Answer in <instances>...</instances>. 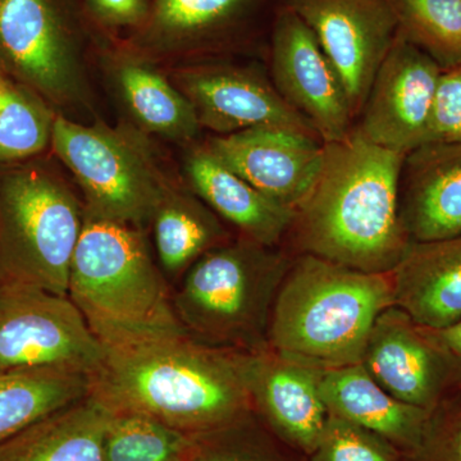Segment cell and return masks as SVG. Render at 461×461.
I'll return each mask as SVG.
<instances>
[{
    "instance_id": "obj_8",
    "label": "cell",
    "mask_w": 461,
    "mask_h": 461,
    "mask_svg": "<svg viewBox=\"0 0 461 461\" xmlns=\"http://www.w3.org/2000/svg\"><path fill=\"white\" fill-rule=\"evenodd\" d=\"M93 29L83 0H0V56L58 103L83 96Z\"/></svg>"
},
{
    "instance_id": "obj_13",
    "label": "cell",
    "mask_w": 461,
    "mask_h": 461,
    "mask_svg": "<svg viewBox=\"0 0 461 461\" xmlns=\"http://www.w3.org/2000/svg\"><path fill=\"white\" fill-rule=\"evenodd\" d=\"M441 74L429 54L397 32L355 126L373 144L408 156L426 144Z\"/></svg>"
},
{
    "instance_id": "obj_16",
    "label": "cell",
    "mask_w": 461,
    "mask_h": 461,
    "mask_svg": "<svg viewBox=\"0 0 461 461\" xmlns=\"http://www.w3.org/2000/svg\"><path fill=\"white\" fill-rule=\"evenodd\" d=\"M205 147L251 186L294 211L313 187L324 158L320 138L282 127L217 135Z\"/></svg>"
},
{
    "instance_id": "obj_12",
    "label": "cell",
    "mask_w": 461,
    "mask_h": 461,
    "mask_svg": "<svg viewBox=\"0 0 461 461\" xmlns=\"http://www.w3.org/2000/svg\"><path fill=\"white\" fill-rule=\"evenodd\" d=\"M271 66L276 89L321 140H344L355 126L344 86L313 32L286 5L273 21Z\"/></svg>"
},
{
    "instance_id": "obj_24",
    "label": "cell",
    "mask_w": 461,
    "mask_h": 461,
    "mask_svg": "<svg viewBox=\"0 0 461 461\" xmlns=\"http://www.w3.org/2000/svg\"><path fill=\"white\" fill-rule=\"evenodd\" d=\"M89 395V375L60 366L0 371V445Z\"/></svg>"
},
{
    "instance_id": "obj_22",
    "label": "cell",
    "mask_w": 461,
    "mask_h": 461,
    "mask_svg": "<svg viewBox=\"0 0 461 461\" xmlns=\"http://www.w3.org/2000/svg\"><path fill=\"white\" fill-rule=\"evenodd\" d=\"M112 411L87 395L0 445V461H104Z\"/></svg>"
},
{
    "instance_id": "obj_31",
    "label": "cell",
    "mask_w": 461,
    "mask_h": 461,
    "mask_svg": "<svg viewBox=\"0 0 461 461\" xmlns=\"http://www.w3.org/2000/svg\"><path fill=\"white\" fill-rule=\"evenodd\" d=\"M405 461H461V391L429 412L420 444Z\"/></svg>"
},
{
    "instance_id": "obj_29",
    "label": "cell",
    "mask_w": 461,
    "mask_h": 461,
    "mask_svg": "<svg viewBox=\"0 0 461 461\" xmlns=\"http://www.w3.org/2000/svg\"><path fill=\"white\" fill-rule=\"evenodd\" d=\"M51 127L45 109L0 80V159L39 153L51 140Z\"/></svg>"
},
{
    "instance_id": "obj_34",
    "label": "cell",
    "mask_w": 461,
    "mask_h": 461,
    "mask_svg": "<svg viewBox=\"0 0 461 461\" xmlns=\"http://www.w3.org/2000/svg\"><path fill=\"white\" fill-rule=\"evenodd\" d=\"M429 329V327H427ZM437 341L442 345V348L453 357L457 369H459L461 379V320L455 321L450 326L444 329H429ZM461 391V388H460Z\"/></svg>"
},
{
    "instance_id": "obj_21",
    "label": "cell",
    "mask_w": 461,
    "mask_h": 461,
    "mask_svg": "<svg viewBox=\"0 0 461 461\" xmlns=\"http://www.w3.org/2000/svg\"><path fill=\"white\" fill-rule=\"evenodd\" d=\"M321 395L330 414L377 433L405 456L420 444L429 417L391 396L362 363L321 371Z\"/></svg>"
},
{
    "instance_id": "obj_15",
    "label": "cell",
    "mask_w": 461,
    "mask_h": 461,
    "mask_svg": "<svg viewBox=\"0 0 461 461\" xmlns=\"http://www.w3.org/2000/svg\"><path fill=\"white\" fill-rule=\"evenodd\" d=\"M176 86L190 100L200 126L217 135L272 126L320 138L275 85L253 69L223 63L185 67L176 75Z\"/></svg>"
},
{
    "instance_id": "obj_11",
    "label": "cell",
    "mask_w": 461,
    "mask_h": 461,
    "mask_svg": "<svg viewBox=\"0 0 461 461\" xmlns=\"http://www.w3.org/2000/svg\"><path fill=\"white\" fill-rule=\"evenodd\" d=\"M362 364L391 396L429 412L461 388L450 354L429 329L397 305L378 315Z\"/></svg>"
},
{
    "instance_id": "obj_28",
    "label": "cell",
    "mask_w": 461,
    "mask_h": 461,
    "mask_svg": "<svg viewBox=\"0 0 461 461\" xmlns=\"http://www.w3.org/2000/svg\"><path fill=\"white\" fill-rule=\"evenodd\" d=\"M251 412L235 423L195 436L191 461H300Z\"/></svg>"
},
{
    "instance_id": "obj_3",
    "label": "cell",
    "mask_w": 461,
    "mask_h": 461,
    "mask_svg": "<svg viewBox=\"0 0 461 461\" xmlns=\"http://www.w3.org/2000/svg\"><path fill=\"white\" fill-rule=\"evenodd\" d=\"M393 305V273L300 254L276 297L269 346L321 371L362 363L373 324Z\"/></svg>"
},
{
    "instance_id": "obj_26",
    "label": "cell",
    "mask_w": 461,
    "mask_h": 461,
    "mask_svg": "<svg viewBox=\"0 0 461 461\" xmlns=\"http://www.w3.org/2000/svg\"><path fill=\"white\" fill-rule=\"evenodd\" d=\"M397 32L442 69L461 66V0H388Z\"/></svg>"
},
{
    "instance_id": "obj_9",
    "label": "cell",
    "mask_w": 461,
    "mask_h": 461,
    "mask_svg": "<svg viewBox=\"0 0 461 461\" xmlns=\"http://www.w3.org/2000/svg\"><path fill=\"white\" fill-rule=\"evenodd\" d=\"M104 345L68 296L0 284V371L60 366L91 375Z\"/></svg>"
},
{
    "instance_id": "obj_30",
    "label": "cell",
    "mask_w": 461,
    "mask_h": 461,
    "mask_svg": "<svg viewBox=\"0 0 461 461\" xmlns=\"http://www.w3.org/2000/svg\"><path fill=\"white\" fill-rule=\"evenodd\" d=\"M309 461H405L402 450L357 424L329 415Z\"/></svg>"
},
{
    "instance_id": "obj_4",
    "label": "cell",
    "mask_w": 461,
    "mask_h": 461,
    "mask_svg": "<svg viewBox=\"0 0 461 461\" xmlns=\"http://www.w3.org/2000/svg\"><path fill=\"white\" fill-rule=\"evenodd\" d=\"M67 296L103 345L184 330L162 269L132 224L84 212Z\"/></svg>"
},
{
    "instance_id": "obj_19",
    "label": "cell",
    "mask_w": 461,
    "mask_h": 461,
    "mask_svg": "<svg viewBox=\"0 0 461 461\" xmlns=\"http://www.w3.org/2000/svg\"><path fill=\"white\" fill-rule=\"evenodd\" d=\"M185 167L193 193L218 217L235 226L241 238L276 248L288 235L295 211L251 186L206 147L194 149Z\"/></svg>"
},
{
    "instance_id": "obj_7",
    "label": "cell",
    "mask_w": 461,
    "mask_h": 461,
    "mask_svg": "<svg viewBox=\"0 0 461 461\" xmlns=\"http://www.w3.org/2000/svg\"><path fill=\"white\" fill-rule=\"evenodd\" d=\"M51 142L83 190L85 214L136 227L151 220L168 186L138 145L65 117L53 121Z\"/></svg>"
},
{
    "instance_id": "obj_5",
    "label": "cell",
    "mask_w": 461,
    "mask_h": 461,
    "mask_svg": "<svg viewBox=\"0 0 461 461\" xmlns=\"http://www.w3.org/2000/svg\"><path fill=\"white\" fill-rule=\"evenodd\" d=\"M293 260L244 238L212 249L184 273L172 294L182 329L226 350L267 348L273 306Z\"/></svg>"
},
{
    "instance_id": "obj_33",
    "label": "cell",
    "mask_w": 461,
    "mask_h": 461,
    "mask_svg": "<svg viewBox=\"0 0 461 461\" xmlns=\"http://www.w3.org/2000/svg\"><path fill=\"white\" fill-rule=\"evenodd\" d=\"M85 12L95 29L112 32L144 25L150 11V0H83Z\"/></svg>"
},
{
    "instance_id": "obj_17",
    "label": "cell",
    "mask_w": 461,
    "mask_h": 461,
    "mask_svg": "<svg viewBox=\"0 0 461 461\" xmlns=\"http://www.w3.org/2000/svg\"><path fill=\"white\" fill-rule=\"evenodd\" d=\"M267 0H151L129 45L144 57L185 56L244 41Z\"/></svg>"
},
{
    "instance_id": "obj_32",
    "label": "cell",
    "mask_w": 461,
    "mask_h": 461,
    "mask_svg": "<svg viewBox=\"0 0 461 461\" xmlns=\"http://www.w3.org/2000/svg\"><path fill=\"white\" fill-rule=\"evenodd\" d=\"M435 142H461V66L439 76L426 138V144Z\"/></svg>"
},
{
    "instance_id": "obj_6",
    "label": "cell",
    "mask_w": 461,
    "mask_h": 461,
    "mask_svg": "<svg viewBox=\"0 0 461 461\" xmlns=\"http://www.w3.org/2000/svg\"><path fill=\"white\" fill-rule=\"evenodd\" d=\"M84 208L54 176L17 171L0 182V284L68 294Z\"/></svg>"
},
{
    "instance_id": "obj_23",
    "label": "cell",
    "mask_w": 461,
    "mask_h": 461,
    "mask_svg": "<svg viewBox=\"0 0 461 461\" xmlns=\"http://www.w3.org/2000/svg\"><path fill=\"white\" fill-rule=\"evenodd\" d=\"M114 59V81L124 105L148 131L175 141H191L199 135L195 109L176 85L169 83L129 45Z\"/></svg>"
},
{
    "instance_id": "obj_1",
    "label": "cell",
    "mask_w": 461,
    "mask_h": 461,
    "mask_svg": "<svg viewBox=\"0 0 461 461\" xmlns=\"http://www.w3.org/2000/svg\"><path fill=\"white\" fill-rule=\"evenodd\" d=\"M89 395L112 412H138L191 436L253 411L240 351L215 348L185 330L104 345Z\"/></svg>"
},
{
    "instance_id": "obj_20",
    "label": "cell",
    "mask_w": 461,
    "mask_h": 461,
    "mask_svg": "<svg viewBox=\"0 0 461 461\" xmlns=\"http://www.w3.org/2000/svg\"><path fill=\"white\" fill-rule=\"evenodd\" d=\"M395 305L420 326L444 329L461 320V233L411 242L393 272Z\"/></svg>"
},
{
    "instance_id": "obj_25",
    "label": "cell",
    "mask_w": 461,
    "mask_h": 461,
    "mask_svg": "<svg viewBox=\"0 0 461 461\" xmlns=\"http://www.w3.org/2000/svg\"><path fill=\"white\" fill-rule=\"evenodd\" d=\"M160 269L184 275L200 257L229 239L220 217L194 193L166 190L151 215Z\"/></svg>"
},
{
    "instance_id": "obj_14",
    "label": "cell",
    "mask_w": 461,
    "mask_h": 461,
    "mask_svg": "<svg viewBox=\"0 0 461 461\" xmlns=\"http://www.w3.org/2000/svg\"><path fill=\"white\" fill-rule=\"evenodd\" d=\"M240 363L258 420L288 447L309 456L330 415L321 395V369L271 346L240 351Z\"/></svg>"
},
{
    "instance_id": "obj_18",
    "label": "cell",
    "mask_w": 461,
    "mask_h": 461,
    "mask_svg": "<svg viewBox=\"0 0 461 461\" xmlns=\"http://www.w3.org/2000/svg\"><path fill=\"white\" fill-rule=\"evenodd\" d=\"M400 217L411 242L461 233V142L424 144L403 160Z\"/></svg>"
},
{
    "instance_id": "obj_2",
    "label": "cell",
    "mask_w": 461,
    "mask_h": 461,
    "mask_svg": "<svg viewBox=\"0 0 461 461\" xmlns=\"http://www.w3.org/2000/svg\"><path fill=\"white\" fill-rule=\"evenodd\" d=\"M405 157L373 144L357 126L324 144L320 175L288 230L300 254L357 271H395L411 244L400 217Z\"/></svg>"
},
{
    "instance_id": "obj_10",
    "label": "cell",
    "mask_w": 461,
    "mask_h": 461,
    "mask_svg": "<svg viewBox=\"0 0 461 461\" xmlns=\"http://www.w3.org/2000/svg\"><path fill=\"white\" fill-rule=\"evenodd\" d=\"M335 68L355 118L397 33L388 0H286Z\"/></svg>"
},
{
    "instance_id": "obj_27",
    "label": "cell",
    "mask_w": 461,
    "mask_h": 461,
    "mask_svg": "<svg viewBox=\"0 0 461 461\" xmlns=\"http://www.w3.org/2000/svg\"><path fill=\"white\" fill-rule=\"evenodd\" d=\"M195 436L138 412H112L104 461H191Z\"/></svg>"
}]
</instances>
